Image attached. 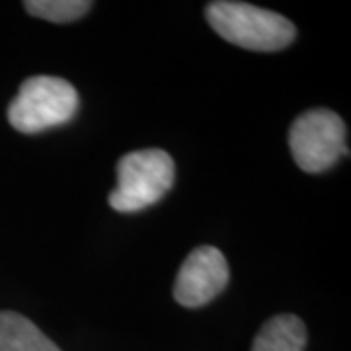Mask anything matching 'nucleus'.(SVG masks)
Returning <instances> with one entry per match:
<instances>
[{"label": "nucleus", "instance_id": "nucleus-3", "mask_svg": "<svg viewBox=\"0 0 351 351\" xmlns=\"http://www.w3.org/2000/svg\"><path fill=\"white\" fill-rule=\"evenodd\" d=\"M78 112V92L57 76H32L20 86L18 96L8 106L10 125L34 135L69 123Z\"/></svg>", "mask_w": 351, "mask_h": 351}, {"label": "nucleus", "instance_id": "nucleus-2", "mask_svg": "<svg viewBox=\"0 0 351 351\" xmlns=\"http://www.w3.org/2000/svg\"><path fill=\"white\" fill-rule=\"evenodd\" d=\"M174 160L166 151L145 149L127 152L117 162V186L110 205L119 213H137L162 199L174 186Z\"/></svg>", "mask_w": 351, "mask_h": 351}, {"label": "nucleus", "instance_id": "nucleus-8", "mask_svg": "<svg viewBox=\"0 0 351 351\" xmlns=\"http://www.w3.org/2000/svg\"><path fill=\"white\" fill-rule=\"evenodd\" d=\"M24 6L32 16L57 22V24H66L84 16L92 8V2L88 0H29V2H24Z\"/></svg>", "mask_w": 351, "mask_h": 351}, {"label": "nucleus", "instance_id": "nucleus-1", "mask_svg": "<svg viewBox=\"0 0 351 351\" xmlns=\"http://www.w3.org/2000/svg\"><path fill=\"white\" fill-rule=\"evenodd\" d=\"M205 18L221 38L250 51H281L293 43L297 29L281 14L246 2H211Z\"/></svg>", "mask_w": 351, "mask_h": 351}, {"label": "nucleus", "instance_id": "nucleus-7", "mask_svg": "<svg viewBox=\"0 0 351 351\" xmlns=\"http://www.w3.org/2000/svg\"><path fill=\"white\" fill-rule=\"evenodd\" d=\"M0 351H61L32 320L18 313H0Z\"/></svg>", "mask_w": 351, "mask_h": 351}, {"label": "nucleus", "instance_id": "nucleus-6", "mask_svg": "<svg viewBox=\"0 0 351 351\" xmlns=\"http://www.w3.org/2000/svg\"><path fill=\"white\" fill-rule=\"evenodd\" d=\"M306 326L299 316L277 314L269 318L254 338L252 351H304Z\"/></svg>", "mask_w": 351, "mask_h": 351}, {"label": "nucleus", "instance_id": "nucleus-5", "mask_svg": "<svg viewBox=\"0 0 351 351\" xmlns=\"http://www.w3.org/2000/svg\"><path fill=\"white\" fill-rule=\"evenodd\" d=\"M228 263L215 246H199L184 260L174 283V299L186 308H199L223 293L228 283Z\"/></svg>", "mask_w": 351, "mask_h": 351}, {"label": "nucleus", "instance_id": "nucleus-4", "mask_svg": "<svg viewBox=\"0 0 351 351\" xmlns=\"http://www.w3.org/2000/svg\"><path fill=\"white\" fill-rule=\"evenodd\" d=\"M289 147L301 170L320 174L348 154L346 123L332 110H311L293 121L289 129Z\"/></svg>", "mask_w": 351, "mask_h": 351}]
</instances>
